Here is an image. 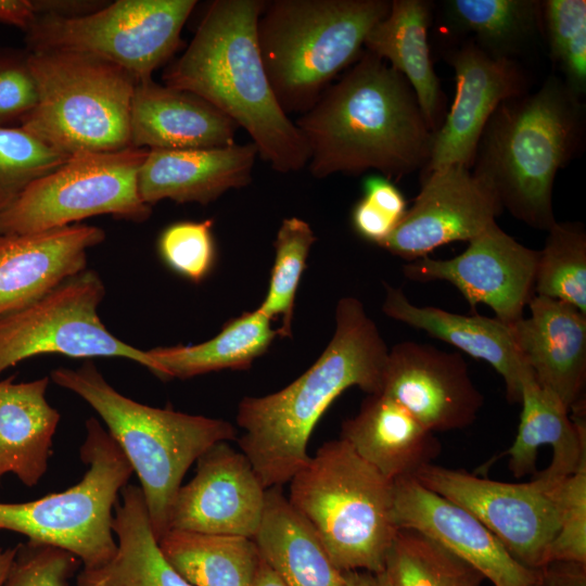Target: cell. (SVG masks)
<instances>
[{"instance_id":"obj_1","label":"cell","mask_w":586,"mask_h":586,"mask_svg":"<svg viewBox=\"0 0 586 586\" xmlns=\"http://www.w3.org/2000/svg\"><path fill=\"white\" fill-rule=\"evenodd\" d=\"M295 125L315 178L375 169L391 180L424 169L430 160L433 132L411 86L366 50Z\"/></svg>"},{"instance_id":"obj_2","label":"cell","mask_w":586,"mask_h":586,"mask_svg":"<svg viewBox=\"0 0 586 586\" xmlns=\"http://www.w3.org/2000/svg\"><path fill=\"white\" fill-rule=\"evenodd\" d=\"M388 349L377 324L356 297L335 309V331L317 361L284 388L244 397L237 422L240 450L268 489L290 482L310 459L309 437L326 410L347 388L379 394Z\"/></svg>"},{"instance_id":"obj_3","label":"cell","mask_w":586,"mask_h":586,"mask_svg":"<svg viewBox=\"0 0 586 586\" xmlns=\"http://www.w3.org/2000/svg\"><path fill=\"white\" fill-rule=\"evenodd\" d=\"M265 0H216L190 44L164 73L165 86L193 93L252 138L260 158L279 173L303 169L309 150L280 106L262 60L256 24Z\"/></svg>"},{"instance_id":"obj_4","label":"cell","mask_w":586,"mask_h":586,"mask_svg":"<svg viewBox=\"0 0 586 586\" xmlns=\"http://www.w3.org/2000/svg\"><path fill=\"white\" fill-rule=\"evenodd\" d=\"M579 100L551 76L537 91L500 103L479 141L472 173L502 208L532 228L548 231L556 224L552 188L582 138Z\"/></svg>"},{"instance_id":"obj_5","label":"cell","mask_w":586,"mask_h":586,"mask_svg":"<svg viewBox=\"0 0 586 586\" xmlns=\"http://www.w3.org/2000/svg\"><path fill=\"white\" fill-rule=\"evenodd\" d=\"M52 381L87 402L136 472L157 542L169 531L176 495L189 468L214 445L237 438L228 421L138 403L106 382L86 360L56 368Z\"/></svg>"},{"instance_id":"obj_6","label":"cell","mask_w":586,"mask_h":586,"mask_svg":"<svg viewBox=\"0 0 586 586\" xmlns=\"http://www.w3.org/2000/svg\"><path fill=\"white\" fill-rule=\"evenodd\" d=\"M386 0L266 1L257 42L273 93L288 115L305 113L364 53Z\"/></svg>"},{"instance_id":"obj_7","label":"cell","mask_w":586,"mask_h":586,"mask_svg":"<svg viewBox=\"0 0 586 586\" xmlns=\"http://www.w3.org/2000/svg\"><path fill=\"white\" fill-rule=\"evenodd\" d=\"M292 507L344 572H381L398 527L394 481L342 438L323 443L290 480Z\"/></svg>"},{"instance_id":"obj_8","label":"cell","mask_w":586,"mask_h":586,"mask_svg":"<svg viewBox=\"0 0 586 586\" xmlns=\"http://www.w3.org/2000/svg\"><path fill=\"white\" fill-rule=\"evenodd\" d=\"M25 62L37 88L35 107L21 127L71 156L130 145V106L137 80L92 55L33 51Z\"/></svg>"},{"instance_id":"obj_9","label":"cell","mask_w":586,"mask_h":586,"mask_svg":"<svg viewBox=\"0 0 586 586\" xmlns=\"http://www.w3.org/2000/svg\"><path fill=\"white\" fill-rule=\"evenodd\" d=\"M86 432L80 459L88 469L82 479L64 492L36 500L0 502V530L64 549L80 561L82 569H95L116 553L113 509L133 471L95 418L86 421Z\"/></svg>"},{"instance_id":"obj_10","label":"cell","mask_w":586,"mask_h":586,"mask_svg":"<svg viewBox=\"0 0 586 586\" xmlns=\"http://www.w3.org/2000/svg\"><path fill=\"white\" fill-rule=\"evenodd\" d=\"M146 153L129 146L71 155L0 209V237L41 232L103 214L143 221L151 207L140 198L138 171Z\"/></svg>"},{"instance_id":"obj_11","label":"cell","mask_w":586,"mask_h":586,"mask_svg":"<svg viewBox=\"0 0 586 586\" xmlns=\"http://www.w3.org/2000/svg\"><path fill=\"white\" fill-rule=\"evenodd\" d=\"M195 0H118L81 15L44 13L27 30L30 52L58 50L112 62L137 81L177 50Z\"/></svg>"},{"instance_id":"obj_12","label":"cell","mask_w":586,"mask_h":586,"mask_svg":"<svg viewBox=\"0 0 586 586\" xmlns=\"http://www.w3.org/2000/svg\"><path fill=\"white\" fill-rule=\"evenodd\" d=\"M105 295L100 276L85 269L29 306L0 319V373L42 354L130 359L155 374L146 351L111 333L98 315Z\"/></svg>"},{"instance_id":"obj_13","label":"cell","mask_w":586,"mask_h":586,"mask_svg":"<svg viewBox=\"0 0 586 586\" xmlns=\"http://www.w3.org/2000/svg\"><path fill=\"white\" fill-rule=\"evenodd\" d=\"M413 477L476 518L522 565L536 570L546 564L558 531V483L536 475L526 483L499 482L434 463Z\"/></svg>"},{"instance_id":"obj_14","label":"cell","mask_w":586,"mask_h":586,"mask_svg":"<svg viewBox=\"0 0 586 586\" xmlns=\"http://www.w3.org/2000/svg\"><path fill=\"white\" fill-rule=\"evenodd\" d=\"M539 251L530 249L493 222L469 241L468 247L449 259L428 256L403 266L404 276L415 282L447 281L471 306L487 305L495 318L512 324L523 317L535 295Z\"/></svg>"},{"instance_id":"obj_15","label":"cell","mask_w":586,"mask_h":586,"mask_svg":"<svg viewBox=\"0 0 586 586\" xmlns=\"http://www.w3.org/2000/svg\"><path fill=\"white\" fill-rule=\"evenodd\" d=\"M502 207L470 168L450 165L424 174L413 204L380 245L408 262L456 241H470L496 221Z\"/></svg>"},{"instance_id":"obj_16","label":"cell","mask_w":586,"mask_h":586,"mask_svg":"<svg viewBox=\"0 0 586 586\" xmlns=\"http://www.w3.org/2000/svg\"><path fill=\"white\" fill-rule=\"evenodd\" d=\"M380 393L433 433L471 425L484 404L460 353L413 341L388 351Z\"/></svg>"},{"instance_id":"obj_17","label":"cell","mask_w":586,"mask_h":586,"mask_svg":"<svg viewBox=\"0 0 586 586\" xmlns=\"http://www.w3.org/2000/svg\"><path fill=\"white\" fill-rule=\"evenodd\" d=\"M267 489L252 463L229 442L214 445L196 461V472L181 485L173 504L169 531L254 538Z\"/></svg>"},{"instance_id":"obj_18","label":"cell","mask_w":586,"mask_h":586,"mask_svg":"<svg viewBox=\"0 0 586 586\" xmlns=\"http://www.w3.org/2000/svg\"><path fill=\"white\" fill-rule=\"evenodd\" d=\"M456 93L448 114L433 132L424 174L445 166H473L483 130L500 103L525 92L526 79L513 59L495 58L475 42L447 54Z\"/></svg>"},{"instance_id":"obj_19","label":"cell","mask_w":586,"mask_h":586,"mask_svg":"<svg viewBox=\"0 0 586 586\" xmlns=\"http://www.w3.org/2000/svg\"><path fill=\"white\" fill-rule=\"evenodd\" d=\"M396 526L442 545L476 569L494 586H532L536 570L518 562L476 518L430 491L415 477L394 481Z\"/></svg>"},{"instance_id":"obj_20","label":"cell","mask_w":586,"mask_h":586,"mask_svg":"<svg viewBox=\"0 0 586 586\" xmlns=\"http://www.w3.org/2000/svg\"><path fill=\"white\" fill-rule=\"evenodd\" d=\"M530 316L510 324L535 380L569 410L585 405L586 315L562 301L534 295Z\"/></svg>"},{"instance_id":"obj_21","label":"cell","mask_w":586,"mask_h":586,"mask_svg":"<svg viewBox=\"0 0 586 586\" xmlns=\"http://www.w3.org/2000/svg\"><path fill=\"white\" fill-rule=\"evenodd\" d=\"M104 231L73 224L0 240V319L43 297L67 278L85 270L87 251Z\"/></svg>"},{"instance_id":"obj_22","label":"cell","mask_w":586,"mask_h":586,"mask_svg":"<svg viewBox=\"0 0 586 586\" xmlns=\"http://www.w3.org/2000/svg\"><path fill=\"white\" fill-rule=\"evenodd\" d=\"M522 410L512 445L498 456L508 457L515 477L536 473L550 484L572 474L586 460L585 407L573 410L543 387L530 368L521 379Z\"/></svg>"},{"instance_id":"obj_23","label":"cell","mask_w":586,"mask_h":586,"mask_svg":"<svg viewBox=\"0 0 586 586\" xmlns=\"http://www.w3.org/2000/svg\"><path fill=\"white\" fill-rule=\"evenodd\" d=\"M258 155L256 146L148 150L138 171L141 200L151 205L161 200L206 205L230 189L247 186Z\"/></svg>"},{"instance_id":"obj_24","label":"cell","mask_w":586,"mask_h":586,"mask_svg":"<svg viewBox=\"0 0 586 586\" xmlns=\"http://www.w3.org/2000/svg\"><path fill=\"white\" fill-rule=\"evenodd\" d=\"M239 127L204 99L151 79L137 81L130 106V145L180 150L235 143Z\"/></svg>"},{"instance_id":"obj_25","label":"cell","mask_w":586,"mask_h":586,"mask_svg":"<svg viewBox=\"0 0 586 586\" xmlns=\"http://www.w3.org/2000/svg\"><path fill=\"white\" fill-rule=\"evenodd\" d=\"M340 438L392 481L413 477L442 449L435 433L382 393L368 395L358 413L343 422Z\"/></svg>"},{"instance_id":"obj_26","label":"cell","mask_w":586,"mask_h":586,"mask_svg":"<svg viewBox=\"0 0 586 586\" xmlns=\"http://www.w3.org/2000/svg\"><path fill=\"white\" fill-rule=\"evenodd\" d=\"M385 290L382 310L386 316L488 362L501 375L507 399L511 404L520 402L521 379L528 367L515 346L509 324L476 313L467 316L418 306L400 289L385 284Z\"/></svg>"},{"instance_id":"obj_27","label":"cell","mask_w":586,"mask_h":586,"mask_svg":"<svg viewBox=\"0 0 586 586\" xmlns=\"http://www.w3.org/2000/svg\"><path fill=\"white\" fill-rule=\"evenodd\" d=\"M0 381V477L15 474L27 487L48 470L60 413L46 399L49 377Z\"/></svg>"},{"instance_id":"obj_28","label":"cell","mask_w":586,"mask_h":586,"mask_svg":"<svg viewBox=\"0 0 586 586\" xmlns=\"http://www.w3.org/2000/svg\"><path fill=\"white\" fill-rule=\"evenodd\" d=\"M253 540L262 559L285 586H346L344 573L281 486L267 489L262 522Z\"/></svg>"},{"instance_id":"obj_29","label":"cell","mask_w":586,"mask_h":586,"mask_svg":"<svg viewBox=\"0 0 586 586\" xmlns=\"http://www.w3.org/2000/svg\"><path fill=\"white\" fill-rule=\"evenodd\" d=\"M431 4L393 0L387 15L368 34L365 50L384 60L411 86L432 132L442 124L443 92L428 43Z\"/></svg>"},{"instance_id":"obj_30","label":"cell","mask_w":586,"mask_h":586,"mask_svg":"<svg viewBox=\"0 0 586 586\" xmlns=\"http://www.w3.org/2000/svg\"><path fill=\"white\" fill-rule=\"evenodd\" d=\"M120 494L112 521L116 553L102 566L82 569L77 586H193L164 557L141 488L127 484Z\"/></svg>"},{"instance_id":"obj_31","label":"cell","mask_w":586,"mask_h":586,"mask_svg":"<svg viewBox=\"0 0 586 586\" xmlns=\"http://www.w3.org/2000/svg\"><path fill=\"white\" fill-rule=\"evenodd\" d=\"M259 308L228 321L213 339L195 345L146 351L162 380L189 379L222 369H249L278 335Z\"/></svg>"},{"instance_id":"obj_32","label":"cell","mask_w":586,"mask_h":586,"mask_svg":"<svg viewBox=\"0 0 586 586\" xmlns=\"http://www.w3.org/2000/svg\"><path fill=\"white\" fill-rule=\"evenodd\" d=\"M158 545L193 586H252L260 561L255 542L243 536L170 530Z\"/></svg>"},{"instance_id":"obj_33","label":"cell","mask_w":586,"mask_h":586,"mask_svg":"<svg viewBox=\"0 0 586 586\" xmlns=\"http://www.w3.org/2000/svg\"><path fill=\"white\" fill-rule=\"evenodd\" d=\"M444 8L454 27L495 58L512 59L540 24V1L448 0Z\"/></svg>"},{"instance_id":"obj_34","label":"cell","mask_w":586,"mask_h":586,"mask_svg":"<svg viewBox=\"0 0 586 586\" xmlns=\"http://www.w3.org/2000/svg\"><path fill=\"white\" fill-rule=\"evenodd\" d=\"M395 586H482L485 577L431 538L398 528L384 569Z\"/></svg>"},{"instance_id":"obj_35","label":"cell","mask_w":586,"mask_h":586,"mask_svg":"<svg viewBox=\"0 0 586 586\" xmlns=\"http://www.w3.org/2000/svg\"><path fill=\"white\" fill-rule=\"evenodd\" d=\"M539 251L535 295L573 305L586 315V232L579 222H557Z\"/></svg>"},{"instance_id":"obj_36","label":"cell","mask_w":586,"mask_h":586,"mask_svg":"<svg viewBox=\"0 0 586 586\" xmlns=\"http://www.w3.org/2000/svg\"><path fill=\"white\" fill-rule=\"evenodd\" d=\"M315 241L310 226L297 217L285 218L277 232L270 284L258 308L269 319L281 316L282 324L278 329L281 337L292 335L295 294Z\"/></svg>"},{"instance_id":"obj_37","label":"cell","mask_w":586,"mask_h":586,"mask_svg":"<svg viewBox=\"0 0 586 586\" xmlns=\"http://www.w3.org/2000/svg\"><path fill=\"white\" fill-rule=\"evenodd\" d=\"M551 56L564 74V84L578 98L586 91V1L540 2Z\"/></svg>"},{"instance_id":"obj_38","label":"cell","mask_w":586,"mask_h":586,"mask_svg":"<svg viewBox=\"0 0 586 586\" xmlns=\"http://www.w3.org/2000/svg\"><path fill=\"white\" fill-rule=\"evenodd\" d=\"M68 157L22 127L0 125V209Z\"/></svg>"},{"instance_id":"obj_39","label":"cell","mask_w":586,"mask_h":586,"mask_svg":"<svg viewBox=\"0 0 586 586\" xmlns=\"http://www.w3.org/2000/svg\"><path fill=\"white\" fill-rule=\"evenodd\" d=\"M558 531L549 547L547 562L586 564V460L553 491Z\"/></svg>"},{"instance_id":"obj_40","label":"cell","mask_w":586,"mask_h":586,"mask_svg":"<svg viewBox=\"0 0 586 586\" xmlns=\"http://www.w3.org/2000/svg\"><path fill=\"white\" fill-rule=\"evenodd\" d=\"M212 227V219L170 225L158 239L162 259L182 277L201 282L211 271L215 259Z\"/></svg>"},{"instance_id":"obj_41","label":"cell","mask_w":586,"mask_h":586,"mask_svg":"<svg viewBox=\"0 0 586 586\" xmlns=\"http://www.w3.org/2000/svg\"><path fill=\"white\" fill-rule=\"evenodd\" d=\"M80 564L64 549L27 540L16 546L3 586H69Z\"/></svg>"},{"instance_id":"obj_42","label":"cell","mask_w":586,"mask_h":586,"mask_svg":"<svg viewBox=\"0 0 586 586\" xmlns=\"http://www.w3.org/2000/svg\"><path fill=\"white\" fill-rule=\"evenodd\" d=\"M37 103V88L25 59H0V125L21 119Z\"/></svg>"},{"instance_id":"obj_43","label":"cell","mask_w":586,"mask_h":586,"mask_svg":"<svg viewBox=\"0 0 586 586\" xmlns=\"http://www.w3.org/2000/svg\"><path fill=\"white\" fill-rule=\"evenodd\" d=\"M352 224L361 238L380 246L394 231L398 221L362 198L353 208Z\"/></svg>"},{"instance_id":"obj_44","label":"cell","mask_w":586,"mask_h":586,"mask_svg":"<svg viewBox=\"0 0 586 586\" xmlns=\"http://www.w3.org/2000/svg\"><path fill=\"white\" fill-rule=\"evenodd\" d=\"M364 198L398 222L407 211L406 200L397 187L383 176L372 175L362 183Z\"/></svg>"},{"instance_id":"obj_45","label":"cell","mask_w":586,"mask_h":586,"mask_svg":"<svg viewBox=\"0 0 586 586\" xmlns=\"http://www.w3.org/2000/svg\"><path fill=\"white\" fill-rule=\"evenodd\" d=\"M532 586H586V564L552 561L536 569Z\"/></svg>"},{"instance_id":"obj_46","label":"cell","mask_w":586,"mask_h":586,"mask_svg":"<svg viewBox=\"0 0 586 586\" xmlns=\"http://www.w3.org/2000/svg\"><path fill=\"white\" fill-rule=\"evenodd\" d=\"M38 16L36 2L0 0V22L28 30Z\"/></svg>"},{"instance_id":"obj_47","label":"cell","mask_w":586,"mask_h":586,"mask_svg":"<svg viewBox=\"0 0 586 586\" xmlns=\"http://www.w3.org/2000/svg\"><path fill=\"white\" fill-rule=\"evenodd\" d=\"M346 586H395L385 570L344 572Z\"/></svg>"},{"instance_id":"obj_48","label":"cell","mask_w":586,"mask_h":586,"mask_svg":"<svg viewBox=\"0 0 586 586\" xmlns=\"http://www.w3.org/2000/svg\"><path fill=\"white\" fill-rule=\"evenodd\" d=\"M252 586H285V585L260 557V561H259Z\"/></svg>"},{"instance_id":"obj_49","label":"cell","mask_w":586,"mask_h":586,"mask_svg":"<svg viewBox=\"0 0 586 586\" xmlns=\"http://www.w3.org/2000/svg\"><path fill=\"white\" fill-rule=\"evenodd\" d=\"M16 555V547L2 549L0 548V586H3L4 581L10 572L13 560Z\"/></svg>"},{"instance_id":"obj_50","label":"cell","mask_w":586,"mask_h":586,"mask_svg":"<svg viewBox=\"0 0 586 586\" xmlns=\"http://www.w3.org/2000/svg\"><path fill=\"white\" fill-rule=\"evenodd\" d=\"M3 237H0V240L2 239Z\"/></svg>"}]
</instances>
